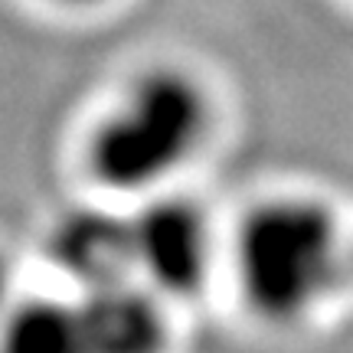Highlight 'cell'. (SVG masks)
<instances>
[{"label": "cell", "mask_w": 353, "mask_h": 353, "mask_svg": "<svg viewBox=\"0 0 353 353\" xmlns=\"http://www.w3.org/2000/svg\"><path fill=\"white\" fill-rule=\"evenodd\" d=\"M206 131L200 85L176 69H151L92 134V174L112 190H148L196 151Z\"/></svg>", "instance_id": "cell-1"}, {"label": "cell", "mask_w": 353, "mask_h": 353, "mask_svg": "<svg viewBox=\"0 0 353 353\" xmlns=\"http://www.w3.org/2000/svg\"><path fill=\"white\" fill-rule=\"evenodd\" d=\"M239 278L255 311L288 321L311 311L341 278V232L314 200H272L239 232Z\"/></svg>", "instance_id": "cell-2"}, {"label": "cell", "mask_w": 353, "mask_h": 353, "mask_svg": "<svg viewBox=\"0 0 353 353\" xmlns=\"http://www.w3.org/2000/svg\"><path fill=\"white\" fill-rule=\"evenodd\" d=\"M134 275L161 294H193L210 268V226L187 200H154L131 216Z\"/></svg>", "instance_id": "cell-3"}, {"label": "cell", "mask_w": 353, "mask_h": 353, "mask_svg": "<svg viewBox=\"0 0 353 353\" xmlns=\"http://www.w3.org/2000/svg\"><path fill=\"white\" fill-rule=\"evenodd\" d=\"M50 259L82 291L134 278L131 216L108 210H76L63 216L50 236Z\"/></svg>", "instance_id": "cell-4"}, {"label": "cell", "mask_w": 353, "mask_h": 353, "mask_svg": "<svg viewBox=\"0 0 353 353\" xmlns=\"http://www.w3.org/2000/svg\"><path fill=\"white\" fill-rule=\"evenodd\" d=\"M92 353H161L164 311L131 278L88 288L76 304Z\"/></svg>", "instance_id": "cell-5"}, {"label": "cell", "mask_w": 353, "mask_h": 353, "mask_svg": "<svg viewBox=\"0 0 353 353\" xmlns=\"http://www.w3.org/2000/svg\"><path fill=\"white\" fill-rule=\"evenodd\" d=\"M3 353H92L76 304L30 301L7 324Z\"/></svg>", "instance_id": "cell-6"}, {"label": "cell", "mask_w": 353, "mask_h": 353, "mask_svg": "<svg viewBox=\"0 0 353 353\" xmlns=\"http://www.w3.org/2000/svg\"><path fill=\"white\" fill-rule=\"evenodd\" d=\"M72 3H85V0H72Z\"/></svg>", "instance_id": "cell-7"}]
</instances>
